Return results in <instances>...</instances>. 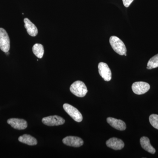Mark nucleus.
<instances>
[{"mask_svg": "<svg viewBox=\"0 0 158 158\" xmlns=\"http://www.w3.org/2000/svg\"><path fill=\"white\" fill-rule=\"evenodd\" d=\"M110 45L114 51L120 56L126 54L127 48L124 43L116 36H111L110 37Z\"/></svg>", "mask_w": 158, "mask_h": 158, "instance_id": "1", "label": "nucleus"}, {"mask_svg": "<svg viewBox=\"0 0 158 158\" xmlns=\"http://www.w3.org/2000/svg\"><path fill=\"white\" fill-rule=\"evenodd\" d=\"M70 90L76 96L81 98L85 97L88 91L85 83L80 81H76L72 84Z\"/></svg>", "mask_w": 158, "mask_h": 158, "instance_id": "2", "label": "nucleus"}, {"mask_svg": "<svg viewBox=\"0 0 158 158\" xmlns=\"http://www.w3.org/2000/svg\"><path fill=\"white\" fill-rule=\"evenodd\" d=\"M63 108L69 115L75 121L77 122H81L83 120V116L81 113L79 112L78 110L75 108L73 106L65 103L63 105Z\"/></svg>", "mask_w": 158, "mask_h": 158, "instance_id": "3", "label": "nucleus"}, {"mask_svg": "<svg viewBox=\"0 0 158 158\" xmlns=\"http://www.w3.org/2000/svg\"><path fill=\"white\" fill-rule=\"evenodd\" d=\"M10 41L9 35L5 29L0 28V48L4 52H9Z\"/></svg>", "mask_w": 158, "mask_h": 158, "instance_id": "4", "label": "nucleus"}, {"mask_svg": "<svg viewBox=\"0 0 158 158\" xmlns=\"http://www.w3.org/2000/svg\"><path fill=\"white\" fill-rule=\"evenodd\" d=\"M150 86L146 82L139 81L133 83L132 89L134 93L138 95L144 94L149 90Z\"/></svg>", "mask_w": 158, "mask_h": 158, "instance_id": "5", "label": "nucleus"}, {"mask_svg": "<svg viewBox=\"0 0 158 158\" xmlns=\"http://www.w3.org/2000/svg\"><path fill=\"white\" fill-rule=\"evenodd\" d=\"M42 122L44 124L48 126H56L64 124L65 120L59 116H51L43 118Z\"/></svg>", "mask_w": 158, "mask_h": 158, "instance_id": "6", "label": "nucleus"}, {"mask_svg": "<svg viewBox=\"0 0 158 158\" xmlns=\"http://www.w3.org/2000/svg\"><path fill=\"white\" fill-rule=\"evenodd\" d=\"M98 72L100 75L106 81H110L112 79V73L107 64L101 62L98 65Z\"/></svg>", "mask_w": 158, "mask_h": 158, "instance_id": "7", "label": "nucleus"}, {"mask_svg": "<svg viewBox=\"0 0 158 158\" xmlns=\"http://www.w3.org/2000/svg\"><path fill=\"white\" fill-rule=\"evenodd\" d=\"M62 142L67 146L73 147H80L84 144L81 138L75 136H67L63 138Z\"/></svg>", "mask_w": 158, "mask_h": 158, "instance_id": "8", "label": "nucleus"}, {"mask_svg": "<svg viewBox=\"0 0 158 158\" xmlns=\"http://www.w3.org/2000/svg\"><path fill=\"white\" fill-rule=\"evenodd\" d=\"M7 123L11 126V127L17 130H24L27 127V123L25 120L21 118H9Z\"/></svg>", "mask_w": 158, "mask_h": 158, "instance_id": "9", "label": "nucleus"}, {"mask_svg": "<svg viewBox=\"0 0 158 158\" xmlns=\"http://www.w3.org/2000/svg\"><path fill=\"white\" fill-rule=\"evenodd\" d=\"M108 147L115 150H119L124 147V143L122 140L116 138H112L109 139L106 142Z\"/></svg>", "mask_w": 158, "mask_h": 158, "instance_id": "10", "label": "nucleus"}, {"mask_svg": "<svg viewBox=\"0 0 158 158\" xmlns=\"http://www.w3.org/2000/svg\"><path fill=\"white\" fill-rule=\"evenodd\" d=\"M107 122L111 126L119 131H124L126 129L125 123L120 119L108 117L107 118Z\"/></svg>", "mask_w": 158, "mask_h": 158, "instance_id": "11", "label": "nucleus"}, {"mask_svg": "<svg viewBox=\"0 0 158 158\" xmlns=\"http://www.w3.org/2000/svg\"><path fill=\"white\" fill-rule=\"evenodd\" d=\"M24 22L25 23V27L27 29L28 34L32 37H35L37 36L38 34V30L36 26L31 22L28 18H25Z\"/></svg>", "mask_w": 158, "mask_h": 158, "instance_id": "12", "label": "nucleus"}, {"mask_svg": "<svg viewBox=\"0 0 158 158\" xmlns=\"http://www.w3.org/2000/svg\"><path fill=\"white\" fill-rule=\"evenodd\" d=\"M140 144L141 147L148 152L152 154L155 153L156 149L151 144L149 138L147 137H141L140 139Z\"/></svg>", "mask_w": 158, "mask_h": 158, "instance_id": "13", "label": "nucleus"}, {"mask_svg": "<svg viewBox=\"0 0 158 158\" xmlns=\"http://www.w3.org/2000/svg\"><path fill=\"white\" fill-rule=\"evenodd\" d=\"M19 141L29 145H35L37 144V141L36 138L29 135H24L20 136Z\"/></svg>", "mask_w": 158, "mask_h": 158, "instance_id": "14", "label": "nucleus"}, {"mask_svg": "<svg viewBox=\"0 0 158 158\" xmlns=\"http://www.w3.org/2000/svg\"><path fill=\"white\" fill-rule=\"evenodd\" d=\"M33 52L34 55L39 59H41L44 54V48L40 44H36L33 47Z\"/></svg>", "mask_w": 158, "mask_h": 158, "instance_id": "15", "label": "nucleus"}, {"mask_svg": "<svg viewBox=\"0 0 158 158\" xmlns=\"http://www.w3.org/2000/svg\"><path fill=\"white\" fill-rule=\"evenodd\" d=\"M158 67V54L151 58L148 62L147 69H151Z\"/></svg>", "mask_w": 158, "mask_h": 158, "instance_id": "16", "label": "nucleus"}, {"mask_svg": "<svg viewBox=\"0 0 158 158\" xmlns=\"http://www.w3.org/2000/svg\"><path fill=\"white\" fill-rule=\"evenodd\" d=\"M150 123L152 126L158 130V115L157 114H152L149 116Z\"/></svg>", "mask_w": 158, "mask_h": 158, "instance_id": "17", "label": "nucleus"}, {"mask_svg": "<svg viewBox=\"0 0 158 158\" xmlns=\"http://www.w3.org/2000/svg\"><path fill=\"white\" fill-rule=\"evenodd\" d=\"M133 1L134 0H123V2L125 7L127 8L131 5Z\"/></svg>", "mask_w": 158, "mask_h": 158, "instance_id": "18", "label": "nucleus"}, {"mask_svg": "<svg viewBox=\"0 0 158 158\" xmlns=\"http://www.w3.org/2000/svg\"><path fill=\"white\" fill-rule=\"evenodd\" d=\"M124 56H127V54H124Z\"/></svg>", "mask_w": 158, "mask_h": 158, "instance_id": "19", "label": "nucleus"}]
</instances>
